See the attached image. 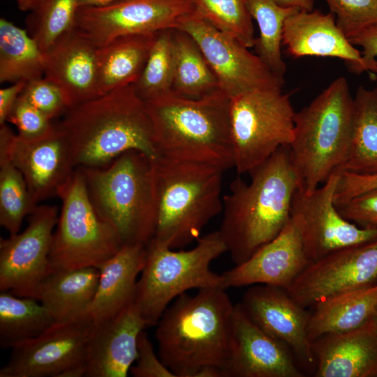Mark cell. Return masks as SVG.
<instances>
[{"label": "cell", "mask_w": 377, "mask_h": 377, "mask_svg": "<svg viewBox=\"0 0 377 377\" xmlns=\"http://www.w3.org/2000/svg\"><path fill=\"white\" fill-rule=\"evenodd\" d=\"M249 174V183L235 178L230 192L223 197L219 231L235 265L247 260L282 231L300 188L289 145L278 149Z\"/></svg>", "instance_id": "6da1fadb"}, {"label": "cell", "mask_w": 377, "mask_h": 377, "mask_svg": "<svg viewBox=\"0 0 377 377\" xmlns=\"http://www.w3.org/2000/svg\"><path fill=\"white\" fill-rule=\"evenodd\" d=\"M234 309L221 287L184 293L168 306L156 325L155 338L159 357L175 377H195L206 366L222 368L227 374Z\"/></svg>", "instance_id": "7a4b0ae2"}, {"label": "cell", "mask_w": 377, "mask_h": 377, "mask_svg": "<svg viewBox=\"0 0 377 377\" xmlns=\"http://www.w3.org/2000/svg\"><path fill=\"white\" fill-rule=\"evenodd\" d=\"M59 123L76 168H101L130 150L157 157L146 103L133 84L68 108Z\"/></svg>", "instance_id": "3957f363"}, {"label": "cell", "mask_w": 377, "mask_h": 377, "mask_svg": "<svg viewBox=\"0 0 377 377\" xmlns=\"http://www.w3.org/2000/svg\"><path fill=\"white\" fill-rule=\"evenodd\" d=\"M145 103L157 156L234 168L230 98L221 91L191 98L172 90Z\"/></svg>", "instance_id": "277c9868"}, {"label": "cell", "mask_w": 377, "mask_h": 377, "mask_svg": "<svg viewBox=\"0 0 377 377\" xmlns=\"http://www.w3.org/2000/svg\"><path fill=\"white\" fill-rule=\"evenodd\" d=\"M156 226L152 240L171 249L197 241L204 227L223 211L225 171L216 165L153 159Z\"/></svg>", "instance_id": "5b68a950"}, {"label": "cell", "mask_w": 377, "mask_h": 377, "mask_svg": "<svg viewBox=\"0 0 377 377\" xmlns=\"http://www.w3.org/2000/svg\"><path fill=\"white\" fill-rule=\"evenodd\" d=\"M153 159L138 150L126 151L101 168H80L98 216L122 246H147L156 226Z\"/></svg>", "instance_id": "8992f818"}, {"label": "cell", "mask_w": 377, "mask_h": 377, "mask_svg": "<svg viewBox=\"0 0 377 377\" xmlns=\"http://www.w3.org/2000/svg\"><path fill=\"white\" fill-rule=\"evenodd\" d=\"M353 110L348 81L339 77L295 112L289 149L300 188L311 192L340 171L349 149Z\"/></svg>", "instance_id": "52a82bcc"}, {"label": "cell", "mask_w": 377, "mask_h": 377, "mask_svg": "<svg viewBox=\"0 0 377 377\" xmlns=\"http://www.w3.org/2000/svg\"><path fill=\"white\" fill-rule=\"evenodd\" d=\"M226 252L219 230L201 236L188 250L175 251L151 239L134 298L147 326H156L172 301L187 290L222 288L221 275L210 265Z\"/></svg>", "instance_id": "ba28073f"}, {"label": "cell", "mask_w": 377, "mask_h": 377, "mask_svg": "<svg viewBox=\"0 0 377 377\" xmlns=\"http://www.w3.org/2000/svg\"><path fill=\"white\" fill-rule=\"evenodd\" d=\"M57 196L61 208L50 253L52 270L99 268L122 244L93 207L80 168L75 169Z\"/></svg>", "instance_id": "9c48e42d"}, {"label": "cell", "mask_w": 377, "mask_h": 377, "mask_svg": "<svg viewBox=\"0 0 377 377\" xmlns=\"http://www.w3.org/2000/svg\"><path fill=\"white\" fill-rule=\"evenodd\" d=\"M295 112L281 89L258 90L230 99L234 162L249 173L293 138Z\"/></svg>", "instance_id": "30bf717a"}, {"label": "cell", "mask_w": 377, "mask_h": 377, "mask_svg": "<svg viewBox=\"0 0 377 377\" xmlns=\"http://www.w3.org/2000/svg\"><path fill=\"white\" fill-rule=\"evenodd\" d=\"M92 322L84 314L54 322L37 337L11 349L0 377L85 376L86 355Z\"/></svg>", "instance_id": "8fae6325"}, {"label": "cell", "mask_w": 377, "mask_h": 377, "mask_svg": "<svg viewBox=\"0 0 377 377\" xmlns=\"http://www.w3.org/2000/svg\"><path fill=\"white\" fill-rule=\"evenodd\" d=\"M177 29L195 40L220 90L230 99L255 91L282 88L284 78L275 75L247 47L195 11L186 15Z\"/></svg>", "instance_id": "7c38bea8"}, {"label": "cell", "mask_w": 377, "mask_h": 377, "mask_svg": "<svg viewBox=\"0 0 377 377\" xmlns=\"http://www.w3.org/2000/svg\"><path fill=\"white\" fill-rule=\"evenodd\" d=\"M193 11L188 0H118L79 8L75 29L100 47L123 36L176 29Z\"/></svg>", "instance_id": "4fadbf2b"}, {"label": "cell", "mask_w": 377, "mask_h": 377, "mask_svg": "<svg viewBox=\"0 0 377 377\" xmlns=\"http://www.w3.org/2000/svg\"><path fill=\"white\" fill-rule=\"evenodd\" d=\"M3 161L20 172L36 206L57 196L76 168L68 137L59 124L33 140L20 138L6 124L0 125V161Z\"/></svg>", "instance_id": "5bb4252c"}, {"label": "cell", "mask_w": 377, "mask_h": 377, "mask_svg": "<svg viewBox=\"0 0 377 377\" xmlns=\"http://www.w3.org/2000/svg\"><path fill=\"white\" fill-rule=\"evenodd\" d=\"M59 211L38 205L29 215L25 229L0 239V291L34 297L52 271L50 253Z\"/></svg>", "instance_id": "9a60e30c"}, {"label": "cell", "mask_w": 377, "mask_h": 377, "mask_svg": "<svg viewBox=\"0 0 377 377\" xmlns=\"http://www.w3.org/2000/svg\"><path fill=\"white\" fill-rule=\"evenodd\" d=\"M341 172L311 192L298 188L291 213L300 221L303 248L309 263L334 251L377 239V228H364L346 219L334 204Z\"/></svg>", "instance_id": "2e32d148"}, {"label": "cell", "mask_w": 377, "mask_h": 377, "mask_svg": "<svg viewBox=\"0 0 377 377\" xmlns=\"http://www.w3.org/2000/svg\"><path fill=\"white\" fill-rule=\"evenodd\" d=\"M377 284V239L309 263L286 289L303 308Z\"/></svg>", "instance_id": "e0dca14e"}, {"label": "cell", "mask_w": 377, "mask_h": 377, "mask_svg": "<svg viewBox=\"0 0 377 377\" xmlns=\"http://www.w3.org/2000/svg\"><path fill=\"white\" fill-rule=\"evenodd\" d=\"M239 304L253 323L288 347L300 367L314 372L312 343L307 334L310 313L286 289L265 284L252 285Z\"/></svg>", "instance_id": "ac0fdd59"}, {"label": "cell", "mask_w": 377, "mask_h": 377, "mask_svg": "<svg viewBox=\"0 0 377 377\" xmlns=\"http://www.w3.org/2000/svg\"><path fill=\"white\" fill-rule=\"evenodd\" d=\"M309 263L299 218L291 213L282 231L245 262L221 274L222 288L265 284L287 289Z\"/></svg>", "instance_id": "d6986e66"}, {"label": "cell", "mask_w": 377, "mask_h": 377, "mask_svg": "<svg viewBox=\"0 0 377 377\" xmlns=\"http://www.w3.org/2000/svg\"><path fill=\"white\" fill-rule=\"evenodd\" d=\"M228 377H303L293 353L235 304L233 343Z\"/></svg>", "instance_id": "ffe728a7"}, {"label": "cell", "mask_w": 377, "mask_h": 377, "mask_svg": "<svg viewBox=\"0 0 377 377\" xmlns=\"http://www.w3.org/2000/svg\"><path fill=\"white\" fill-rule=\"evenodd\" d=\"M145 327L134 301L117 316L93 324L85 376L126 377L137 360L138 336Z\"/></svg>", "instance_id": "44dd1931"}, {"label": "cell", "mask_w": 377, "mask_h": 377, "mask_svg": "<svg viewBox=\"0 0 377 377\" xmlns=\"http://www.w3.org/2000/svg\"><path fill=\"white\" fill-rule=\"evenodd\" d=\"M97 48L74 28L45 54L44 77L60 89L68 109L101 96Z\"/></svg>", "instance_id": "7402d4cb"}, {"label": "cell", "mask_w": 377, "mask_h": 377, "mask_svg": "<svg viewBox=\"0 0 377 377\" xmlns=\"http://www.w3.org/2000/svg\"><path fill=\"white\" fill-rule=\"evenodd\" d=\"M282 45L294 57H336L344 60L351 72H364L361 52L337 26L332 12L300 10L292 14L284 22Z\"/></svg>", "instance_id": "603a6c76"}, {"label": "cell", "mask_w": 377, "mask_h": 377, "mask_svg": "<svg viewBox=\"0 0 377 377\" xmlns=\"http://www.w3.org/2000/svg\"><path fill=\"white\" fill-rule=\"evenodd\" d=\"M316 377H377V331L369 322L312 341Z\"/></svg>", "instance_id": "cb8c5ba5"}, {"label": "cell", "mask_w": 377, "mask_h": 377, "mask_svg": "<svg viewBox=\"0 0 377 377\" xmlns=\"http://www.w3.org/2000/svg\"><path fill=\"white\" fill-rule=\"evenodd\" d=\"M146 258L147 246L124 245L99 267L96 291L84 313L93 324L117 316L134 301Z\"/></svg>", "instance_id": "d4e9b609"}, {"label": "cell", "mask_w": 377, "mask_h": 377, "mask_svg": "<svg viewBox=\"0 0 377 377\" xmlns=\"http://www.w3.org/2000/svg\"><path fill=\"white\" fill-rule=\"evenodd\" d=\"M99 269L87 267L52 270L40 284L34 298L50 313L56 322L84 315L96 291Z\"/></svg>", "instance_id": "484cf974"}, {"label": "cell", "mask_w": 377, "mask_h": 377, "mask_svg": "<svg viewBox=\"0 0 377 377\" xmlns=\"http://www.w3.org/2000/svg\"><path fill=\"white\" fill-rule=\"evenodd\" d=\"M376 309L377 284L330 297L311 309L308 337L312 343L325 335L354 331L368 323Z\"/></svg>", "instance_id": "4316f807"}, {"label": "cell", "mask_w": 377, "mask_h": 377, "mask_svg": "<svg viewBox=\"0 0 377 377\" xmlns=\"http://www.w3.org/2000/svg\"><path fill=\"white\" fill-rule=\"evenodd\" d=\"M156 34L123 36L97 48L98 89L101 96L116 89L133 84L138 80Z\"/></svg>", "instance_id": "83f0119b"}, {"label": "cell", "mask_w": 377, "mask_h": 377, "mask_svg": "<svg viewBox=\"0 0 377 377\" xmlns=\"http://www.w3.org/2000/svg\"><path fill=\"white\" fill-rule=\"evenodd\" d=\"M349 149L340 172H377V88L360 86L355 94Z\"/></svg>", "instance_id": "f1b7e54d"}, {"label": "cell", "mask_w": 377, "mask_h": 377, "mask_svg": "<svg viewBox=\"0 0 377 377\" xmlns=\"http://www.w3.org/2000/svg\"><path fill=\"white\" fill-rule=\"evenodd\" d=\"M45 54L29 32L0 19V82H29L44 77Z\"/></svg>", "instance_id": "f546056e"}, {"label": "cell", "mask_w": 377, "mask_h": 377, "mask_svg": "<svg viewBox=\"0 0 377 377\" xmlns=\"http://www.w3.org/2000/svg\"><path fill=\"white\" fill-rule=\"evenodd\" d=\"M172 52L174 91L187 98H200L221 91L200 48L188 34L172 29Z\"/></svg>", "instance_id": "4dcf8cb0"}, {"label": "cell", "mask_w": 377, "mask_h": 377, "mask_svg": "<svg viewBox=\"0 0 377 377\" xmlns=\"http://www.w3.org/2000/svg\"><path fill=\"white\" fill-rule=\"evenodd\" d=\"M54 322L49 311L36 298L0 291V345L11 348L34 338Z\"/></svg>", "instance_id": "1f68e13d"}, {"label": "cell", "mask_w": 377, "mask_h": 377, "mask_svg": "<svg viewBox=\"0 0 377 377\" xmlns=\"http://www.w3.org/2000/svg\"><path fill=\"white\" fill-rule=\"evenodd\" d=\"M246 5L259 28L260 35L253 46L256 54L275 75L284 78L286 65L281 52L283 25L290 15L300 9L281 7L273 0H246Z\"/></svg>", "instance_id": "d6a6232c"}, {"label": "cell", "mask_w": 377, "mask_h": 377, "mask_svg": "<svg viewBox=\"0 0 377 377\" xmlns=\"http://www.w3.org/2000/svg\"><path fill=\"white\" fill-rule=\"evenodd\" d=\"M174 60L172 29L156 33L143 70L133 84L138 95L151 101L172 91Z\"/></svg>", "instance_id": "836d02e7"}, {"label": "cell", "mask_w": 377, "mask_h": 377, "mask_svg": "<svg viewBox=\"0 0 377 377\" xmlns=\"http://www.w3.org/2000/svg\"><path fill=\"white\" fill-rule=\"evenodd\" d=\"M78 8L77 0H41L31 10L27 19L29 34L44 54L75 28Z\"/></svg>", "instance_id": "e575fe53"}, {"label": "cell", "mask_w": 377, "mask_h": 377, "mask_svg": "<svg viewBox=\"0 0 377 377\" xmlns=\"http://www.w3.org/2000/svg\"><path fill=\"white\" fill-rule=\"evenodd\" d=\"M193 11L248 48L256 38L246 0H188Z\"/></svg>", "instance_id": "d590c367"}, {"label": "cell", "mask_w": 377, "mask_h": 377, "mask_svg": "<svg viewBox=\"0 0 377 377\" xmlns=\"http://www.w3.org/2000/svg\"><path fill=\"white\" fill-rule=\"evenodd\" d=\"M36 207L20 172L10 161H0L1 226L10 235L18 233Z\"/></svg>", "instance_id": "8d00e7d4"}, {"label": "cell", "mask_w": 377, "mask_h": 377, "mask_svg": "<svg viewBox=\"0 0 377 377\" xmlns=\"http://www.w3.org/2000/svg\"><path fill=\"white\" fill-rule=\"evenodd\" d=\"M337 24L349 38L377 24V0H326Z\"/></svg>", "instance_id": "74e56055"}, {"label": "cell", "mask_w": 377, "mask_h": 377, "mask_svg": "<svg viewBox=\"0 0 377 377\" xmlns=\"http://www.w3.org/2000/svg\"><path fill=\"white\" fill-rule=\"evenodd\" d=\"M7 122L16 127L17 135L25 140H33L43 138L54 128L52 120L20 96L15 102Z\"/></svg>", "instance_id": "f35d334b"}, {"label": "cell", "mask_w": 377, "mask_h": 377, "mask_svg": "<svg viewBox=\"0 0 377 377\" xmlns=\"http://www.w3.org/2000/svg\"><path fill=\"white\" fill-rule=\"evenodd\" d=\"M21 96L51 120L68 110L60 89L45 77L27 82Z\"/></svg>", "instance_id": "ab89813d"}, {"label": "cell", "mask_w": 377, "mask_h": 377, "mask_svg": "<svg viewBox=\"0 0 377 377\" xmlns=\"http://www.w3.org/2000/svg\"><path fill=\"white\" fill-rule=\"evenodd\" d=\"M348 221L364 228H377V188L335 205Z\"/></svg>", "instance_id": "60d3db41"}, {"label": "cell", "mask_w": 377, "mask_h": 377, "mask_svg": "<svg viewBox=\"0 0 377 377\" xmlns=\"http://www.w3.org/2000/svg\"><path fill=\"white\" fill-rule=\"evenodd\" d=\"M136 364L131 367L129 374L134 377H175L163 364L147 334L142 330L138 339V357Z\"/></svg>", "instance_id": "b9f144b4"}, {"label": "cell", "mask_w": 377, "mask_h": 377, "mask_svg": "<svg viewBox=\"0 0 377 377\" xmlns=\"http://www.w3.org/2000/svg\"><path fill=\"white\" fill-rule=\"evenodd\" d=\"M377 188V172L357 174L341 172L334 193V204L338 205L369 190Z\"/></svg>", "instance_id": "7bdbcfd3"}, {"label": "cell", "mask_w": 377, "mask_h": 377, "mask_svg": "<svg viewBox=\"0 0 377 377\" xmlns=\"http://www.w3.org/2000/svg\"><path fill=\"white\" fill-rule=\"evenodd\" d=\"M348 40L363 49L361 52L363 71L373 73L377 68V24L364 29Z\"/></svg>", "instance_id": "ee69618b"}, {"label": "cell", "mask_w": 377, "mask_h": 377, "mask_svg": "<svg viewBox=\"0 0 377 377\" xmlns=\"http://www.w3.org/2000/svg\"><path fill=\"white\" fill-rule=\"evenodd\" d=\"M27 83L25 81H20L0 89V125L6 124L8 114Z\"/></svg>", "instance_id": "f6af8a7d"}, {"label": "cell", "mask_w": 377, "mask_h": 377, "mask_svg": "<svg viewBox=\"0 0 377 377\" xmlns=\"http://www.w3.org/2000/svg\"><path fill=\"white\" fill-rule=\"evenodd\" d=\"M276 4L284 8H295L303 10L312 11L313 0H273Z\"/></svg>", "instance_id": "bcb514c9"}, {"label": "cell", "mask_w": 377, "mask_h": 377, "mask_svg": "<svg viewBox=\"0 0 377 377\" xmlns=\"http://www.w3.org/2000/svg\"><path fill=\"white\" fill-rule=\"evenodd\" d=\"M118 0H77L79 8L104 6Z\"/></svg>", "instance_id": "7dc6e473"}, {"label": "cell", "mask_w": 377, "mask_h": 377, "mask_svg": "<svg viewBox=\"0 0 377 377\" xmlns=\"http://www.w3.org/2000/svg\"><path fill=\"white\" fill-rule=\"evenodd\" d=\"M41 0H16L18 8L22 11L32 10Z\"/></svg>", "instance_id": "c3c4849f"}, {"label": "cell", "mask_w": 377, "mask_h": 377, "mask_svg": "<svg viewBox=\"0 0 377 377\" xmlns=\"http://www.w3.org/2000/svg\"><path fill=\"white\" fill-rule=\"evenodd\" d=\"M369 322L377 331V309L374 316L372 317V318L370 320Z\"/></svg>", "instance_id": "681fc988"}, {"label": "cell", "mask_w": 377, "mask_h": 377, "mask_svg": "<svg viewBox=\"0 0 377 377\" xmlns=\"http://www.w3.org/2000/svg\"><path fill=\"white\" fill-rule=\"evenodd\" d=\"M373 73L375 75V79L376 81V88H377V68L374 71Z\"/></svg>", "instance_id": "f907efd6"}]
</instances>
